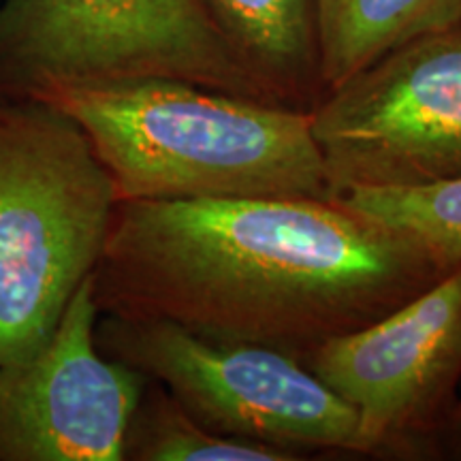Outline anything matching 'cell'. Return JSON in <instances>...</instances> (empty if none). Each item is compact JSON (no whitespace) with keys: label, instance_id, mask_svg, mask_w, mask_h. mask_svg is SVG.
Returning a JSON list of instances; mask_svg holds the SVG:
<instances>
[{"label":"cell","instance_id":"cell-7","mask_svg":"<svg viewBox=\"0 0 461 461\" xmlns=\"http://www.w3.org/2000/svg\"><path fill=\"white\" fill-rule=\"evenodd\" d=\"M305 367L359 417L366 453L428 438L461 383V269L361 330L325 339Z\"/></svg>","mask_w":461,"mask_h":461},{"label":"cell","instance_id":"cell-4","mask_svg":"<svg viewBox=\"0 0 461 461\" xmlns=\"http://www.w3.org/2000/svg\"><path fill=\"white\" fill-rule=\"evenodd\" d=\"M180 79L274 101L201 0H0V96Z\"/></svg>","mask_w":461,"mask_h":461},{"label":"cell","instance_id":"cell-12","mask_svg":"<svg viewBox=\"0 0 461 461\" xmlns=\"http://www.w3.org/2000/svg\"><path fill=\"white\" fill-rule=\"evenodd\" d=\"M131 461H295L302 455L261 442L218 436L184 411L163 384L149 378L124 438Z\"/></svg>","mask_w":461,"mask_h":461},{"label":"cell","instance_id":"cell-5","mask_svg":"<svg viewBox=\"0 0 461 461\" xmlns=\"http://www.w3.org/2000/svg\"><path fill=\"white\" fill-rule=\"evenodd\" d=\"M95 338L103 355L157 380L218 436L297 455H366L357 412L297 357L212 339L169 321L115 314H99Z\"/></svg>","mask_w":461,"mask_h":461},{"label":"cell","instance_id":"cell-13","mask_svg":"<svg viewBox=\"0 0 461 461\" xmlns=\"http://www.w3.org/2000/svg\"><path fill=\"white\" fill-rule=\"evenodd\" d=\"M448 423H451V436H453V445L457 448V453L461 455V395L459 400L453 403L451 414H448Z\"/></svg>","mask_w":461,"mask_h":461},{"label":"cell","instance_id":"cell-3","mask_svg":"<svg viewBox=\"0 0 461 461\" xmlns=\"http://www.w3.org/2000/svg\"><path fill=\"white\" fill-rule=\"evenodd\" d=\"M118 194L86 131L0 96V367L48 342L99 263Z\"/></svg>","mask_w":461,"mask_h":461},{"label":"cell","instance_id":"cell-1","mask_svg":"<svg viewBox=\"0 0 461 461\" xmlns=\"http://www.w3.org/2000/svg\"><path fill=\"white\" fill-rule=\"evenodd\" d=\"M447 276L336 199L118 201L92 288L101 314L169 321L305 359Z\"/></svg>","mask_w":461,"mask_h":461},{"label":"cell","instance_id":"cell-6","mask_svg":"<svg viewBox=\"0 0 461 461\" xmlns=\"http://www.w3.org/2000/svg\"><path fill=\"white\" fill-rule=\"evenodd\" d=\"M310 126L331 197L461 177V26L414 39L325 90Z\"/></svg>","mask_w":461,"mask_h":461},{"label":"cell","instance_id":"cell-8","mask_svg":"<svg viewBox=\"0 0 461 461\" xmlns=\"http://www.w3.org/2000/svg\"><path fill=\"white\" fill-rule=\"evenodd\" d=\"M92 276L41 348L0 367V461H124L146 374L96 346Z\"/></svg>","mask_w":461,"mask_h":461},{"label":"cell","instance_id":"cell-10","mask_svg":"<svg viewBox=\"0 0 461 461\" xmlns=\"http://www.w3.org/2000/svg\"><path fill=\"white\" fill-rule=\"evenodd\" d=\"M322 88L425 34L461 26V0H314Z\"/></svg>","mask_w":461,"mask_h":461},{"label":"cell","instance_id":"cell-11","mask_svg":"<svg viewBox=\"0 0 461 461\" xmlns=\"http://www.w3.org/2000/svg\"><path fill=\"white\" fill-rule=\"evenodd\" d=\"M331 199L412 241L442 276L461 269V177L402 188L355 186Z\"/></svg>","mask_w":461,"mask_h":461},{"label":"cell","instance_id":"cell-2","mask_svg":"<svg viewBox=\"0 0 461 461\" xmlns=\"http://www.w3.org/2000/svg\"><path fill=\"white\" fill-rule=\"evenodd\" d=\"M77 120L129 199H331L308 109L180 79L67 86L39 96Z\"/></svg>","mask_w":461,"mask_h":461},{"label":"cell","instance_id":"cell-9","mask_svg":"<svg viewBox=\"0 0 461 461\" xmlns=\"http://www.w3.org/2000/svg\"><path fill=\"white\" fill-rule=\"evenodd\" d=\"M274 101L308 109L321 84L314 0H201ZM310 112V109H308Z\"/></svg>","mask_w":461,"mask_h":461}]
</instances>
